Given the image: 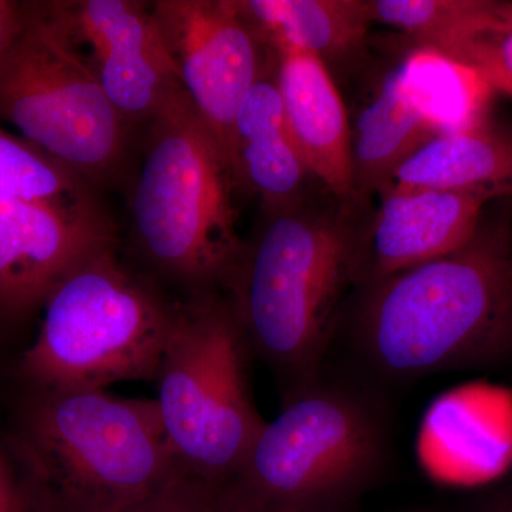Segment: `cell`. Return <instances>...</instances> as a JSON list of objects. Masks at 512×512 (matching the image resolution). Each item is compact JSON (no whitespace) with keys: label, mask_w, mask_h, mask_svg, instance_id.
<instances>
[{"label":"cell","mask_w":512,"mask_h":512,"mask_svg":"<svg viewBox=\"0 0 512 512\" xmlns=\"http://www.w3.org/2000/svg\"><path fill=\"white\" fill-rule=\"evenodd\" d=\"M353 340L377 373L416 379L512 349V231L481 221L451 254L365 285Z\"/></svg>","instance_id":"1"},{"label":"cell","mask_w":512,"mask_h":512,"mask_svg":"<svg viewBox=\"0 0 512 512\" xmlns=\"http://www.w3.org/2000/svg\"><path fill=\"white\" fill-rule=\"evenodd\" d=\"M6 443L47 512H137L184 473L156 400L25 386Z\"/></svg>","instance_id":"2"},{"label":"cell","mask_w":512,"mask_h":512,"mask_svg":"<svg viewBox=\"0 0 512 512\" xmlns=\"http://www.w3.org/2000/svg\"><path fill=\"white\" fill-rule=\"evenodd\" d=\"M225 288L252 353L285 399L320 379L340 302L359 279L360 237L342 215L299 205L268 215Z\"/></svg>","instance_id":"3"},{"label":"cell","mask_w":512,"mask_h":512,"mask_svg":"<svg viewBox=\"0 0 512 512\" xmlns=\"http://www.w3.org/2000/svg\"><path fill=\"white\" fill-rule=\"evenodd\" d=\"M227 153L187 94L150 123L131 194L133 238L156 274L188 293L225 288L245 245L239 239Z\"/></svg>","instance_id":"4"},{"label":"cell","mask_w":512,"mask_h":512,"mask_svg":"<svg viewBox=\"0 0 512 512\" xmlns=\"http://www.w3.org/2000/svg\"><path fill=\"white\" fill-rule=\"evenodd\" d=\"M114 245L74 266L50 292L35 342L19 359L25 386L106 390L156 382L175 302L127 268Z\"/></svg>","instance_id":"5"},{"label":"cell","mask_w":512,"mask_h":512,"mask_svg":"<svg viewBox=\"0 0 512 512\" xmlns=\"http://www.w3.org/2000/svg\"><path fill=\"white\" fill-rule=\"evenodd\" d=\"M386 451L376 403L319 379L286 397L222 490L229 512H343L376 480Z\"/></svg>","instance_id":"6"},{"label":"cell","mask_w":512,"mask_h":512,"mask_svg":"<svg viewBox=\"0 0 512 512\" xmlns=\"http://www.w3.org/2000/svg\"><path fill=\"white\" fill-rule=\"evenodd\" d=\"M254 355L237 312L218 289L175 302L156 382L158 414L188 476L224 488L265 426L252 396Z\"/></svg>","instance_id":"7"},{"label":"cell","mask_w":512,"mask_h":512,"mask_svg":"<svg viewBox=\"0 0 512 512\" xmlns=\"http://www.w3.org/2000/svg\"><path fill=\"white\" fill-rule=\"evenodd\" d=\"M0 120L86 183L120 178L126 123L43 3L26 5L25 26L0 56Z\"/></svg>","instance_id":"8"},{"label":"cell","mask_w":512,"mask_h":512,"mask_svg":"<svg viewBox=\"0 0 512 512\" xmlns=\"http://www.w3.org/2000/svg\"><path fill=\"white\" fill-rule=\"evenodd\" d=\"M99 80L126 126L151 123L184 92L151 6L134 0L43 3Z\"/></svg>","instance_id":"9"},{"label":"cell","mask_w":512,"mask_h":512,"mask_svg":"<svg viewBox=\"0 0 512 512\" xmlns=\"http://www.w3.org/2000/svg\"><path fill=\"white\" fill-rule=\"evenodd\" d=\"M151 12L184 93L227 153L235 114L264 73L261 40L237 0H158Z\"/></svg>","instance_id":"10"},{"label":"cell","mask_w":512,"mask_h":512,"mask_svg":"<svg viewBox=\"0 0 512 512\" xmlns=\"http://www.w3.org/2000/svg\"><path fill=\"white\" fill-rule=\"evenodd\" d=\"M113 244L103 211L0 200V326L35 315L74 266Z\"/></svg>","instance_id":"11"},{"label":"cell","mask_w":512,"mask_h":512,"mask_svg":"<svg viewBox=\"0 0 512 512\" xmlns=\"http://www.w3.org/2000/svg\"><path fill=\"white\" fill-rule=\"evenodd\" d=\"M366 239L360 237L359 279L372 284L457 251L473 239L491 192L384 190Z\"/></svg>","instance_id":"12"},{"label":"cell","mask_w":512,"mask_h":512,"mask_svg":"<svg viewBox=\"0 0 512 512\" xmlns=\"http://www.w3.org/2000/svg\"><path fill=\"white\" fill-rule=\"evenodd\" d=\"M278 56L276 79L292 143L313 177L339 201H352V128L328 66L301 50H278Z\"/></svg>","instance_id":"13"},{"label":"cell","mask_w":512,"mask_h":512,"mask_svg":"<svg viewBox=\"0 0 512 512\" xmlns=\"http://www.w3.org/2000/svg\"><path fill=\"white\" fill-rule=\"evenodd\" d=\"M227 156L235 183L258 195L268 215L302 205V188L311 173L286 130L276 76L262 73L242 100Z\"/></svg>","instance_id":"14"},{"label":"cell","mask_w":512,"mask_h":512,"mask_svg":"<svg viewBox=\"0 0 512 512\" xmlns=\"http://www.w3.org/2000/svg\"><path fill=\"white\" fill-rule=\"evenodd\" d=\"M512 194V133L485 123L431 138L380 190Z\"/></svg>","instance_id":"15"},{"label":"cell","mask_w":512,"mask_h":512,"mask_svg":"<svg viewBox=\"0 0 512 512\" xmlns=\"http://www.w3.org/2000/svg\"><path fill=\"white\" fill-rule=\"evenodd\" d=\"M237 6L276 52L301 50L325 63L359 49L372 25L366 0H237Z\"/></svg>","instance_id":"16"},{"label":"cell","mask_w":512,"mask_h":512,"mask_svg":"<svg viewBox=\"0 0 512 512\" xmlns=\"http://www.w3.org/2000/svg\"><path fill=\"white\" fill-rule=\"evenodd\" d=\"M392 70L404 99L434 136L485 123L494 90L473 67L436 47L417 46Z\"/></svg>","instance_id":"17"},{"label":"cell","mask_w":512,"mask_h":512,"mask_svg":"<svg viewBox=\"0 0 512 512\" xmlns=\"http://www.w3.org/2000/svg\"><path fill=\"white\" fill-rule=\"evenodd\" d=\"M352 128L353 200L379 192L433 131L404 99L393 70Z\"/></svg>","instance_id":"18"},{"label":"cell","mask_w":512,"mask_h":512,"mask_svg":"<svg viewBox=\"0 0 512 512\" xmlns=\"http://www.w3.org/2000/svg\"><path fill=\"white\" fill-rule=\"evenodd\" d=\"M0 200L33 202L63 210L101 211L90 184L25 138L0 128Z\"/></svg>","instance_id":"19"},{"label":"cell","mask_w":512,"mask_h":512,"mask_svg":"<svg viewBox=\"0 0 512 512\" xmlns=\"http://www.w3.org/2000/svg\"><path fill=\"white\" fill-rule=\"evenodd\" d=\"M436 49L473 67L491 89L512 97V29L490 18L485 0H473L466 20Z\"/></svg>","instance_id":"20"},{"label":"cell","mask_w":512,"mask_h":512,"mask_svg":"<svg viewBox=\"0 0 512 512\" xmlns=\"http://www.w3.org/2000/svg\"><path fill=\"white\" fill-rule=\"evenodd\" d=\"M370 22L400 30L417 46L437 47L466 20L473 0H366Z\"/></svg>","instance_id":"21"},{"label":"cell","mask_w":512,"mask_h":512,"mask_svg":"<svg viewBox=\"0 0 512 512\" xmlns=\"http://www.w3.org/2000/svg\"><path fill=\"white\" fill-rule=\"evenodd\" d=\"M137 512H229L224 490L181 474Z\"/></svg>","instance_id":"22"},{"label":"cell","mask_w":512,"mask_h":512,"mask_svg":"<svg viewBox=\"0 0 512 512\" xmlns=\"http://www.w3.org/2000/svg\"><path fill=\"white\" fill-rule=\"evenodd\" d=\"M0 512H47L5 439L0 440Z\"/></svg>","instance_id":"23"},{"label":"cell","mask_w":512,"mask_h":512,"mask_svg":"<svg viewBox=\"0 0 512 512\" xmlns=\"http://www.w3.org/2000/svg\"><path fill=\"white\" fill-rule=\"evenodd\" d=\"M26 22L25 3L0 0V56L19 35Z\"/></svg>","instance_id":"24"},{"label":"cell","mask_w":512,"mask_h":512,"mask_svg":"<svg viewBox=\"0 0 512 512\" xmlns=\"http://www.w3.org/2000/svg\"><path fill=\"white\" fill-rule=\"evenodd\" d=\"M487 13L494 22L512 29V2L487 0Z\"/></svg>","instance_id":"25"},{"label":"cell","mask_w":512,"mask_h":512,"mask_svg":"<svg viewBox=\"0 0 512 512\" xmlns=\"http://www.w3.org/2000/svg\"><path fill=\"white\" fill-rule=\"evenodd\" d=\"M478 512H512V495L511 497L500 498L493 503L485 505Z\"/></svg>","instance_id":"26"},{"label":"cell","mask_w":512,"mask_h":512,"mask_svg":"<svg viewBox=\"0 0 512 512\" xmlns=\"http://www.w3.org/2000/svg\"><path fill=\"white\" fill-rule=\"evenodd\" d=\"M416 512H426V511H416Z\"/></svg>","instance_id":"27"}]
</instances>
